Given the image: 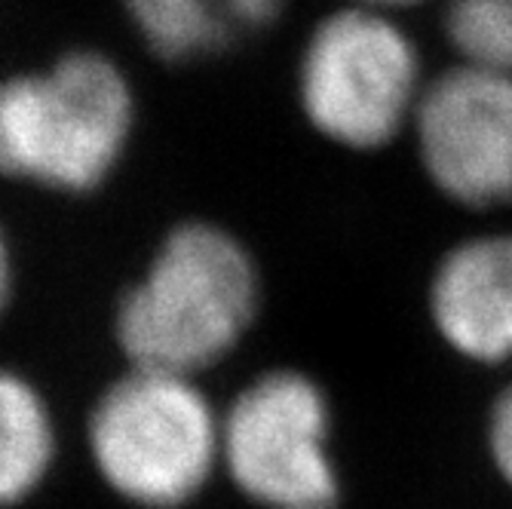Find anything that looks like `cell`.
<instances>
[{"mask_svg":"<svg viewBox=\"0 0 512 509\" xmlns=\"http://www.w3.org/2000/svg\"><path fill=\"white\" fill-rule=\"evenodd\" d=\"M255 310L258 270L246 246L215 224H184L120 304L117 335L135 368L188 378L243 338Z\"/></svg>","mask_w":512,"mask_h":509,"instance_id":"obj_1","label":"cell"},{"mask_svg":"<svg viewBox=\"0 0 512 509\" xmlns=\"http://www.w3.org/2000/svg\"><path fill=\"white\" fill-rule=\"evenodd\" d=\"M132 89L99 53L0 83V172L53 191H92L132 132Z\"/></svg>","mask_w":512,"mask_h":509,"instance_id":"obj_2","label":"cell"},{"mask_svg":"<svg viewBox=\"0 0 512 509\" xmlns=\"http://www.w3.org/2000/svg\"><path fill=\"white\" fill-rule=\"evenodd\" d=\"M89 451L120 497L175 509L206 485L221 454V427L184 375L135 368L92 411Z\"/></svg>","mask_w":512,"mask_h":509,"instance_id":"obj_3","label":"cell"},{"mask_svg":"<svg viewBox=\"0 0 512 509\" xmlns=\"http://www.w3.org/2000/svg\"><path fill=\"white\" fill-rule=\"evenodd\" d=\"M301 108L316 132L350 151H378L414 120L421 53L384 10L347 7L322 19L298 68Z\"/></svg>","mask_w":512,"mask_h":509,"instance_id":"obj_4","label":"cell"},{"mask_svg":"<svg viewBox=\"0 0 512 509\" xmlns=\"http://www.w3.org/2000/svg\"><path fill=\"white\" fill-rule=\"evenodd\" d=\"M329 399L301 372L252 381L221 424V457L237 488L267 509H338Z\"/></svg>","mask_w":512,"mask_h":509,"instance_id":"obj_5","label":"cell"},{"mask_svg":"<svg viewBox=\"0 0 512 509\" xmlns=\"http://www.w3.org/2000/svg\"><path fill=\"white\" fill-rule=\"evenodd\" d=\"M411 126L424 172L448 200L512 203V74L448 68L424 86Z\"/></svg>","mask_w":512,"mask_h":509,"instance_id":"obj_6","label":"cell"},{"mask_svg":"<svg viewBox=\"0 0 512 509\" xmlns=\"http://www.w3.org/2000/svg\"><path fill=\"white\" fill-rule=\"evenodd\" d=\"M430 316L442 341L470 362L512 359V234L457 243L433 270Z\"/></svg>","mask_w":512,"mask_h":509,"instance_id":"obj_7","label":"cell"},{"mask_svg":"<svg viewBox=\"0 0 512 509\" xmlns=\"http://www.w3.org/2000/svg\"><path fill=\"white\" fill-rule=\"evenodd\" d=\"M283 0H126L151 50L169 62H191L267 28Z\"/></svg>","mask_w":512,"mask_h":509,"instance_id":"obj_8","label":"cell"},{"mask_svg":"<svg viewBox=\"0 0 512 509\" xmlns=\"http://www.w3.org/2000/svg\"><path fill=\"white\" fill-rule=\"evenodd\" d=\"M53 418L31 384L0 372V506L25 500L50 473Z\"/></svg>","mask_w":512,"mask_h":509,"instance_id":"obj_9","label":"cell"},{"mask_svg":"<svg viewBox=\"0 0 512 509\" xmlns=\"http://www.w3.org/2000/svg\"><path fill=\"white\" fill-rule=\"evenodd\" d=\"M445 34L460 65L512 74V0H448Z\"/></svg>","mask_w":512,"mask_h":509,"instance_id":"obj_10","label":"cell"},{"mask_svg":"<svg viewBox=\"0 0 512 509\" xmlns=\"http://www.w3.org/2000/svg\"><path fill=\"white\" fill-rule=\"evenodd\" d=\"M488 451L497 473L512 488V384L494 399L488 414Z\"/></svg>","mask_w":512,"mask_h":509,"instance_id":"obj_11","label":"cell"},{"mask_svg":"<svg viewBox=\"0 0 512 509\" xmlns=\"http://www.w3.org/2000/svg\"><path fill=\"white\" fill-rule=\"evenodd\" d=\"M10 292H13V261H10V246L4 234H0V310L7 307Z\"/></svg>","mask_w":512,"mask_h":509,"instance_id":"obj_12","label":"cell"},{"mask_svg":"<svg viewBox=\"0 0 512 509\" xmlns=\"http://www.w3.org/2000/svg\"><path fill=\"white\" fill-rule=\"evenodd\" d=\"M421 0H353V7H371V10H402V7H417Z\"/></svg>","mask_w":512,"mask_h":509,"instance_id":"obj_13","label":"cell"}]
</instances>
